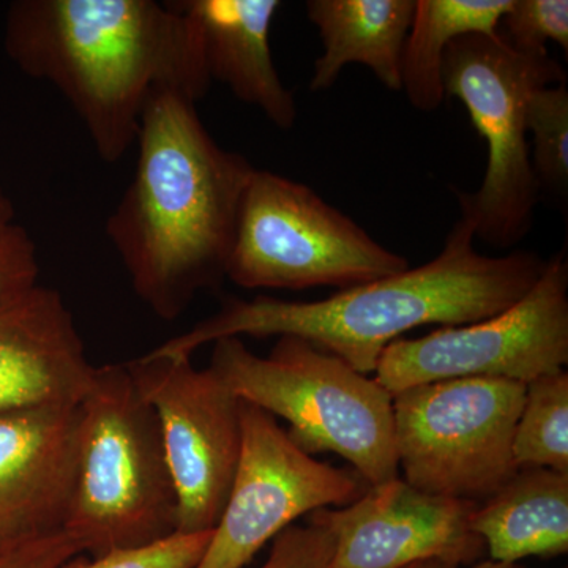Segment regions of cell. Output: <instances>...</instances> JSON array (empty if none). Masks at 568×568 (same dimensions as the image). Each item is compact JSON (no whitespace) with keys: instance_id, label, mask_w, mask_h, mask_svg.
<instances>
[{"instance_id":"obj_21","label":"cell","mask_w":568,"mask_h":568,"mask_svg":"<svg viewBox=\"0 0 568 568\" xmlns=\"http://www.w3.org/2000/svg\"><path fill=\"white\" fill-rule=\"evenodd\" d=\"M500 36L525 54H548V41L568 52L567 0H511L504 14Z\"/></svg>"},{"instance_id":"obj_11","label":"cell","mask_w":568,"mask_h":568,"mask_svg":"<svg viewBox=\"0 0 568 568\" xmlns=\"http://www.w3.org/2000/svg\"><path fill=\"white\" fill-rule=\"evenodd\" d=\"M155 410L178 496V532L215 529L241 457V399L211 368L149 351L125 362Z\"/></svg>"},{"instance_id":"obj_2","label":"cell","mask_w":568,"mask_h":568,"mask_svg":"<svg viewBox=\"0 0 568 568\" xmlns=\"http://www.w3.org/2000/svg\"><path fill=\"white\" fill-rule=\"evenodd\" d=\"M136 170L106 235L138 297L173 321L226 278L239 209L254 168L220 148L196 103L155 92L142 112Z\"/></svg>"},{"instance_id":"obj_16","label":"cell","mask_w":568,"mask_h":568,"mask_svg":"<svg viewBox=\"0 0 568 568\" xmlns=\"http://www.w3.org/2000/svg\"><path fill=\"white\" fill-rule=\"evenodd\" d=\"M414 0H310L308 20L316 26L324 52L315 62L310 89L327 91L349 63H362L390 91H403V52Z\"/></svg>"},{"instance_id":"obj_26","label":"cell","mask_w":568,"mask_h":568,"mask_svg":"<svg viewBox=\"0 0 568 568\" xmlns=\"http://www.w3.org/2000/svg\"><path fill=\"white\" fill-rule=\"evenodd\" d=\"M14 209L13 204L9 197L6 196V193L0 190V233L6 231L7 227H10L11 224H14Z\"/></svg>"},{"instance_id":"obj_10","label":"cell","mask_w":568,"mask_h":568,"mask_svg":"<svg viewBox=\"0 0 568 568\" xmlns=\"http://www.w3.org/2000/svg\"><path fill=\"white\" fill-rule=\"evenodd\" d=\"M242 447L233 487L194 568H244L298 518L346 507L368 485L355 470L317 462L276 418L241 399Z\"/></svg>"},{"instance_id":"obj_8","label":"cell","mask_w":568,"mask_h":568,"mask_svg":"<svg viewBox=\"0 0 568 568\" xmlns=\"http://www.w3.org/2000/svg\"><path fill=\"white\" fill-rule=\"evenodd\" d=\"M525 395L517 381L462 377L392 396L403 480L429 495L484 503L518 470L514 436Z\"/></svg>"},{"instance_id":"obj_1","label":"cell","mask_w":568,"mask_h":568,"mask_svg":"<svg viewBox=\"0 0 568 568\" xmlns=\"http://www.w3.org/2000/svg\"><path fill=\"white\" fill-rule=\"evenodd\" d=\"M3 41L22 73L65 97L106 163L136 142L153 93L197 103L212 84L200 31L178 2L18 0Z\"/></svg>"},{"instance_id":"obj_24","label":"cell","mask_w":568,"mask_h":568,"mask_svg":"<svg viewBox=\"0 0 568 568\" xmlns=\"http://www.w3.org/2000/svg\"><path fill=\"white\" fill-rule=\"evenodd\" d=\"M37 248L24 227L11 224L0 233V306L37 286Z\"/></svg>"},{"instance_id":"obj_17","label":"cell","mask_w":568,"mask_h":568,"mask_svg":"<svg viewBox=\"0 0 568 568\" xmlns=\"http://www.w3.org/2000/svg\"><path fill=\"white\" fill-rule=\"evenodd\" d=\"M474 532L489 559L499 562L568 551V474L547 467H518L495 495L478 503Z\"/></svg>"},{"instance_id":"obj_27","label":"cell","mask_w":568,"mask_h":568,"mask_svg":"<svg viewBox=\"0 0 568 568\" xmlns=\"http://www.w3.org/2000/svg\"><path fill=\"white\" fill-rule=\"evenodd\" d=\"M469 568H523L517 562H499V560H484V562L473 564Z\"/></svg>"},{"instance_id":"obj_28","label":"cell","mask_w":568,"mask_h":568,"mask_svg":"<svg viewBox=\"0 0 568 568\" xmlns=\"http://www.w3.org/2000/svg\"><path fill=\"white\" fill-rule=\"evenodd\" d=\"M406 568H458L452 564L443 562V560H425V562L413 564Z\"/></svg>"},{"instance_id":"obj_14","label":"cell","mask_w":568,"mask_h":568,"mask_svg":"<svg viewBox=\"0 0 568 568\" xmlns=\"http://www.w3.org/2000/svg\"><path fill=\"white\" fill-rule=\"evenodd\" d=\"M95 372L58 291L37 284L0 306V414L80 406Z\"/></svg>"},{"instance_id":"obj_23","label":"cell","mask_w":568,"mask_h":568,"mask_svg":"<svg viewBox=\"0 0 568 568\" xmlns=\"http://www.w3.org/2000/svg\"><path fill=\"white\" fill-rule=\"evenodd\" d=\"M334 538L324 526L310 521L293 525L274 538L271 555L261 568H328Z\"/></svg>"},{"instance_id":"obj_22","label":"cell","mask_w":568,"mask_h":568,"mask_svg":"<svg viewBox=\"0 0 568 568\" xmlns=\"http://www.w3.org/2000/svg\"><path fill=\"white\" fill-rule=\"evenodd\" d=\"M213 530L197 534L175 532L144 547L118 549L99 558L74 556L58 568H194L203 559Z\"/></svg>"},{"instance_id":"obj_9","label":"cell","mask_w":568,"mask_h":568,"mask_svg":"<svg viewBox=\"0 0 568 568\" xmlns=\"http://www.w3.org/2000/svg\"><path fill=\"white\" fill-rule=\"evenodd\" d=\"M568 364L566 248L547 261L521 298L478 323L443 327L386 347L375 379L392 396L422 384L491 377L528 384Z\"/></svg>"},{"instance_id":"obj_12","label":"cell","mask_w":568,"mask_h":568,"mask_svg":"<svg viewBox=\"0 0 568 568\" xmlns=\"http://www.w3.org/2000/svg\"><path fill=\"white\" fill-rule=\"evenodd\" d=\"M478 503L429 495L396 477L310 521L334 538L328 568H406L425 560L473 566L487 552L470 526Z\"/></svg>"},{"instance_id":"obj_13","label":"cell","mask_w":568,"mask_h":568,"mask_svg":"<svg viewBox=\"0 0 568 568\" xmlns=\"http://www.w3.org/2000/svg\"><path fill=\"white\" fill-rule=\"evenodd\" d=\"M78 436L80 406L0 414V552L63 532Z\"/></svg>"},{"instance_id":"obj_25","label":"cell","mask_w":568,"mask_h":568,"mask_svg":"<svg viewBox=\"0 0 568 568\" xmlns=\"http://www.w3.org/2000/svg\"><path fill=\"white\" fill-rule=\"evenodd\" d=\"M78 555L73 538L59 532L0 552V568H58Z\"/></svg>"},{"instance_id":"obj_6","label":"cell","mask_w":568,"mask_h":568,"mask_svg":"<svg viewBox=\"0 0 568 568\" xmlns=\"http://www.w3.org/2000/svg\"><path fill=\"white\" fill-rule=\"evenodd\" d=\"M566 81L548 54H525L500 32L467 33L448 44L443 61L446 99H457L488 148L484 182L458 193L476 237L508 248L532 227L540 185L530 163L526 106L537 89Z\"/></svg>"},{"instance_id":"obj_3","label":"cell","mask_w":568,"mask_h":568,"mask_svg":"<svg viewBox=\"0 0 568 568\" xmlns=\"http://www.w3.org/2000/svg\"><path fill=\"white\" fill-rule=\"evenodd\" d=\"M476 226L465 212L429 263L339 291L315 302L230 298L216 315L174 336L152 354L192 358L207 343L241 336H297L375 375L388 345L424 325L478 323L517 304L547 261L534 252L487 256L477 252Z\"/></svg>"},{"instance_id":"obj_19","label":"cell","mask_w":568,"mask_h":568,"mask_svg":"<svg viewBox=\"0 0 568 568\" xmlns=\"http://www.w3.org/2000/svg\"><path fill=\"white\" fill-rule=\"evenodd\" d=\"M518 467H547L568 474V373H549L526 384L514 436Z\"/></svg>"},{"instance_id":"obj_5","label":"cell","mask_w":568,"mask_h":568,"mask_svg":"<svg viewBox=\"0 0 568 568\" xmlns=\"http://www.w3.org/2000/svg\"><path fill=\"white\" fill-rule=\"evenodd\" d=\"M209 368L242 402L284 418L306 454L339 455L368 487L398 477L394 398L375 377L297 336H280L267 357L219 339Z\"/></svg>"},{"instance_id":"obj_20","label":"cell","mask_w":568,"mask_h":568,"mask_svg":"<svg viewBox=\"0 0 568 568\" xmlns=\"http://www.w3.org/2000/svg\"><path fill=\"white\" fill-rule=\"evenodd\" d=\"M526 126L532 133L534 174L538 185L566 196L568 186L567 81L537 89L526 106Z\"/></svg>"},{"instance_id":"obj_18","label":"cell","mask_w":568,"mask_h":568,"mask_svg":"<svg viewBox=\"0 0 568 568\" xmlns=\"http://www.w3.org/2000/svg\"><path fill=\"white\" fill-rule=\"evenodd\" d=\"M511 0H417L402 63L403 91L418 111L443 104L448 44L467 33H495Z\"/></svg>"},{"instance_id":"obj_4","label":"cell","mask_w":568,"mask_h":568,"mask_svg":"<svg viewBox=\"0 0 568 568\" xmlns=\"http://www.w3.org/2000/svg\"><path fill=\"white\" fill-rule=\"evenodd\" d=\"M63 532L92 558L178 532L159 418L126 364L97 366L80 403L77 480Z\"/></svg>"},{"instance_id":"obj_15","label":"cell","mask_w":568,"mask_h":568,"mask_svg":"<svg viewBox=\"0 0 568 568\" xmlns=\"http://www.w3.org/2000/svg\"><path fill=\"white\" fill-rule=\"evenodd\" d=\"M196 24L205 65L241 102L264 112L280 130L297 122V103L274 63L271 29L278 0H178Z\"/></svg>"},{"instance_id":"obj_7","label":"cell","mask_w":568,"mask_h":568,"mask_svg":"<svg viewBox=\"0 0 568 568\" xmlns=\"http://www.w3.org/2000/svg\"><path fill=\"white\" fill-rule=\"evenodd\" d=\"M409 267L308 185L254 168L226 265V278L237 286L343 291Z\"/></svg>"}]
</instances>
